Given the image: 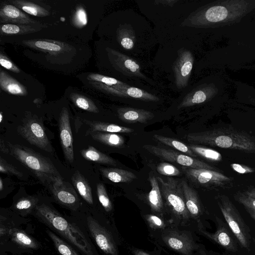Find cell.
Returning <instances> with one entry per match:
<instances>
[{"instance_id":"6da1fadb","label":"cell","mask_w":255,"mask_h":255,"mask_svg":"<svg viewBox=\"0 0 255 255\" xmlns=\"http://www.w3.org/2000/svg\"><path fill=\"white\" fill-rule=\"evenodd\" d=\"M31 214L82 255H99L89 234L75 219H67L46 203L38 204Z\"/></svg>"},{"instance_id":"7a4b0ae2","label":"cell","mask_w":255,"mask_h":255,"mask_svg":"<svg viewBox=\"0 0 255 255\" xmlns=\"http://www.w3.org/2000/svg\"><path fill=\"white\" fill-rule=\"evenodd\" d=\"M255 8V0L217 1L199 7L181 23L182 26L206 28L239 20Z\"/></svg>"},{"instance_id":"3957f363","label":"cell","mask_w":255,"mask_h":255,"mask_svg":"<svg viewBox=\"0 0 255 255\" xmlns=\"http://www.w3.org/2000/svg\"><path fill=\"white\" fill-rule=\"evenodd\" d=\"M186 138L190 143L255 153V137L232 128L189 133Z\"/></svg>"},{"instance_id":"277c9868","label":"cell","mask_w":255,"mask_h":255,"mask_svg":"<svg viewBox=\"0 0 255 255\" xmlns=\"http://www.w3.org/2000/svg\"><path fill=\"white\" fill-rule=\"evenodd\" d=\"M10 154L20 162L29 168L44 184L50 186L63 181L52 162L30 148L18 144L10 145Z\"/></svg>"},{"instance_id":"5b68a950","label":"cell","mask_w":255,"mask_h":255,"mask_svg":"<svg viewBox=\"0 0 255 255\" xmlns=\"http://www.w3.org/2000/svg\"><path fill=\"white\" fill-rule=\"evenodd\" d=\"M75 220L83 227L93 242L108 255H118L115 240L110 231L93 215L89 214L76 217Z\"/></svg>"},{"instance_id":"8992f818","label":"cell","mask_w":255,"mask_h":255,"mask_svg":"<svg viewBox=\"0 0 255 255\" xmlns=\"http://www.w3.org/2000/svg\"><path fill=\"white\" fill-rule=\"evenodd\" d=\"M157 179L166 204L172 214L180 221L187 220L190 215L186 206L181 182L171 177L164 180L157 177Z\"/></svg>"},{"instance_id":"52a82bcc","label":"cell","mask_w":255,"mask_h":255,"mask_svg":"<svg viewBox=\"0 0 255 255\" xmlns=\"http://www.w3.org/2000/svg\"><path fill=\"white\" fill-rule=\"evenodd\" d=\"M217 204L232 232L241 245L247 249L250 246L249 233L240 213L228 197L218 195Z\"/></svg>"},{"instance_id":"ba28073f","label":"cell","mask_w":255,"mask_h":255,"mask_svg":"<svg viewBox=\"0 0 255 255\" xmlns=\"http://www.w3.org/2000/svg\"><path fill=\"white\" fill-rule=\"evenodd\" d=\"M182 169L192 182L212 189L230 188L233 186V178L218 171L206 169H193L185 166Z\"/></svg>"},{"instance_id":"9c48e42d","label":"cell","mask_w":255,"mask_h":255,"mask_svg":"<svg viewBox=\"0 0 255 255\" xmlns=\"http://www.w3.org/2000/svg\"><path fill=\"white\" fill-rule=\"evenodd\" d=\"M143 147L152 154L160 158L178 163L182 166L193 169H206L218 171L216 167L202 161L173 150L151 144H145Z\"/></svg>"},{"instance_id":"30bf717a","label":"cell","mask_w":255,"mask_h":255,"mask_svg":"<svg viewBox=\"0 0 255 255\" xmlns=\"http://www.w3.org/2000/svg\"><path fill=\"white\" fill-rule=\"evenodd\" d=\"M18 131L31 144L47 152L53 151L43 126L36 120H29L18 128Z\"/></svg>"},{"instance_id":"8fae6325","label":"cell","mask_w":255,"mask_h":255,"mask_svg":"<svg viewBox=\"0 0 255 255\" xmlns=\"http://www.w3.org/2000/svg\"><path fill=\"white\" fill-rule=\"evenodd\" d=\"M194 63L192 52L184 48L177 51V57L172 64L175 82L178 89L185 88L189 82Z\"/></svg>"},{"instance_id":"7c38bea8","label":"cell","mask_w":255,"mask_h":255,"mask_svg":"<svg viewBox=\"0 0 255 255\" xmlns=\"http://www.w3.org/2000/svg\"><path fill=\"white\" fill-rule=\"evenodd\" d=\"M108 57L112 66L125 76L146 79L138 63L134 59L118 51L107 47Z\"/></svg>"},{"instance_id":"4fadbf2b","label":"cell","mask_w":255,"mask_h":255,"mask_svg":"<svg viewBox=\"0 0 255 255\" xmlns=\"http://www.w3.org/2000/svg\"><path fill=\"white\" fill-rule=\"evenodd\" d=\"M59 129L60 143L66 161L70 163L74 161L73 136L67 109L63 108L59 118Z\"/></svg>"},{"instance_id":"5bb4252c","label":"cell","mask_w":255,"mask_h":255,"mask_svg":"<svg viewBox=\"0 0 255 255\" xmlns=\"http://www.w3.org/2000/svg\"><path fill=\"white\" fill-rule=\"evenodd\" d=\"M50 188L54 199L60 204L73 211H76L80 207L78 197L69 184L63 181L52 184Z\"/></svg>"},{"instance_id":"9a60e30c","label":"cell","mask_w":255,"mask_h":255,"mask_svg":"<svg viewBox=\"0 0 255 255\" xmlns=\"http://www.w3.org/2000/svg\"><path fill=\"white\" fill-rule=\"evenodd\" d=\"M166 244L172 250L184 255H190L195 245L192 239L183 232L169 231L163 237Z\"/></svg>"},{"instance_id":"2e32d148","label":"cell","mask_w":255,"mask_h":255,"mask_svg":"<svg viewBox=\"0 0 255 255\" xmlns=\"http://www.w3.org/2000/svg\"><path fill=\"white\" fill-rule=\"evenodd\" d=\"M0 240L1 242L9 241L23 251H36L41 248L40 243L35 238L16 227L9 229L6 236Z\"/></svg>"},{"instance_id":"e0dca14e","label":"cell","mask_w":255,"mask_h":255,"mask_svg":"<svg viewBox=\"0 0 255 255\" xmlns=\"http://www.w3.org/2000/svg\"><path fill=\"white\" fill-rule=\"evenodd\" d=\"M1 24L12 23L18 24L36 25L37 21L31 19L15 5L3 4L0 9Z\"/></svg>"},{"instance_id":"ac0fdd59","label":"cell","mask_w":255,"mask_h":255,"mask_svg":"<svg viewBox=\"0 0 255 255\" xmlns=\"http://www.w3.org/2000/svg\"><path fill=\"white\" fill-rule=\"evenodd\" d=\"M215 93V88L212 85H200L185 95L177 109L187 108L204 103L210 100Z\"/></svg>"},{"instance_id":"d6986e66","label":"cell","mask_w":255,"mask_h":255,"mask_svg":"<svg viewBox=\"0 0 255 255\" xmlns=\"http://www.w3.org/2000/svg\"><path fill=\"white\" fill-rule=\"evenodd\" d=\"M105 93L114 96L132 98L144 101H159L158 97L142 89L130 86L117 88L112 87H108L105 89Z\"/></svg>"},{"instance_id":"ffe728a7","label":"cell","mask_w":255,"mask_h":255,"mask_svg":"<svg viewBox=\"0 0 255 255\" xmlns=\"http://www.w3.org/2000/svg\"><path fill=\"white\" fill-rule=\"evenodd\" d=\"M117 113L119 118L126 123L146 124L154 117L150 111L130 107L120 108L117 110Z\"/></svg>"},{"instance_id":"44dd1931","label":"cell","mask_w":255,"mask_h":255,"mask_svg":"<svg viewBox=\"0 0 255 255\" xmlns=\"http://www.w3.org/2000/svg\"><path fill=\"white\" fill-rule=\"evenodd\" d=\"M186 208L191 216L199 217L202 213V208L197 192L185 180L181 181Z\"/></svg>"},{"instance_id":"7402d4cb","label":"cell","mask_w":255,"mask_h":255,"mask_svg":"<svg viewBox=\"0 0 255 255\" xmlns=\"http://www.w3.org/2000/svg\"><path fill=\"white\" fill-rule=\"evenodd\" d=\"M0 87L3 91L11 95L23 96L27 94L23 86L2 70L0 72Z\"/></svg>"},{"instance_id":"603a6c76","label":"cell","mask_w":255,"mask_h":255,"mask_svg":"<svg viewBox=\"0 0 255 255\" xmlns=\"http://www.w3.org/2000/svg\"><path fill=\"white\" fill-rule=\"evenodd\" d=\"M116 33L117 41L124 49L129 50L133 48L136 37L131 25L128 23L120 25Z\"/></svg>"},{"instance_id":"cb8c5ba5","label":"cell","mask_w":255,"mask_h":255,"mask_svg":"<svg viewBox=\"0 0 255 255\" xmlns=\"http://www.w3.org/2000/svg\"><path fill=\"white\" fill-rule=\"evenodd\" d=\"M103 175L115 183H129L137 178L132 172L117 168H101Z\"/></svg>"},{"instance_id":"d4e9b609","label":"cell","mask_w":255,"mask_h":255,"mask_svg":"<svg viewBox=\"0 0 255 255\" xmlns=\"http://www.w3.org/2000/svg\"><path fill=\"white\" fill-rule=\"evenodd\" d=\"M73 184L82 198L89 205L94 203L92 189L84 176L76 171L72 176Z\"/></svg>"},{"instance_id":"484cf974","label":"cell","mask_w":255,"mask_h":255,"mask_svg":"<svg viewBox=\"0 0 255 255\" xmlns=\"http://www.w3.org/2000/svg\"><path fill=\"white\" fill-rule=\"evenodd\" d=\"M149 181L151 188L148 195L149 205L153 211L161 212L163 201L158 180L155 176L152 175L149 177Z\"/></svg>"},{"instance_id":"4316f807","label":"cell","mask_w":255,"mask_h":255,"mask_svg":"<svg viewBox=\"0 0 255 255\" xmlns=\"http://www.w3.org/2000/svg\"><path fill=\"white\" fill-rule=\"evenodd\" d=\"M90 135L94 140L110 146L122 148L124 146V137L115 133L91 131Z\"/></svg>"},{"instance_id":"83f0119b","label":"cell","mask_w":255,"mask_h":255,"mask_svg":"<svg viewBox=\"0 0 255 255\" xmlns=\"http://www.w3.org/2000/svg\"><path fill=\"white\" fill-rule=\"evenodd\" d=\"M204 234L214 242L226 250L235 252L236 247L229 232L224 227H220L214 234L204 232Z\"/></svg>"},{"instance_id":"f1b7e54d","label":"cell","mask_w":255,"mask_h":255,"mask_svg":"<svg viewBox=\"0 0 255 255\" xmlns=\"http://www.w3.org/2000/svg\"><path fill=\"white\" fill-rule=\"evenodd\" d=\"M90 127L91 131H102L110 133H131L134 129L118 125L100 121H86Z\"/></svg>"},{"instance_id":"f546056e","label":"cell","mask_w":255,"mask_h":255,"mask_svg":"<svg viewBox=\"0 0 255 255\" xmlns=\"http://www.w3.org/2000/svg\"><path fill=\"white\" fill-rule=\"evenodd\" d=\"M60 255H82L74 248L49 229L45 231Z\"/></svg>"},{"instance_id":"4dcf8cb0","label":"cell","mask_w":255,"mask_h":255,"mask_svg":"<svg viewBox=\"0 0 255 255\" xmlns=\"http://www.w3.org/2000/svg\"><path fill=\"white\" fill-rule=\"evenodd\" d=\"M81 154L84 158L98 163L115 165L117 161L112 157L100 152L93 146H90L88 148L83 149Z\"/></svg>"},{"instance_id":"1f68e13d","label":"cell","mask_w":255,"mask_h":255,"mask_svg":"<svg viewBox=\"0 0 255 255\" xmlns=\"http://www.w3.org/2000/svg\"><path fill=\"white\" fill-rule=\"evenodd\" d=\"M10 1L19 9L33 16L44 17L49 14V11L44 7L31 1L24 0H14Z\"/></svg>"},{"instance_id":"d6a6232c","label":"cell","mask_w":255,"mask_h":255,"mask_svg":"<svg viewBox=\"0 0 255 255\" xmlns=\"http://www.w3.org/2000/svg\"><path fill=\"white\" fill-rule=\"evenodd\" d=\"M35 28L32 25L4 23L0 25V33L1 35L14 36L34 32Z\"/></svg>"},{"instance_id":"836d02e7","label":"cell","mask_w":255,"mask_h":255,"mask_svg":"<svg viewBox=\"0 0 255 255\" xmlns=\"http://www.w3.org/2000/svg\"><path fill=\"white\" fill-rule=\"evenodd\" d=\"M38 205V200L32 197H22L17 200L13 205V210L19 215L25 217L31 214Z\"/></svg>"},{"instance_id":"e575fe53","label":"cell","mask_w":255,"mask_h":255,"mask_svg":"<svg viewBox=\"0 0 255 255\" xmlns=\"http://www.w3.org/2000/svg\"><path fill=\"white\" fill-rule=\"evenodd\" d=\"M23 43L29 47L44 52L56 53L64 49L62 45L60 44L48 40H25Z\"/></svg>"},{"instance_id":"d590c367","label":"cell","mask_w":255,"mask_h":255,"mask_svg":"<svg viewBox=\"0 0 255 255\" xmlns=\"http://www.w3.org/2000/svg\"><path fill=\"white\" fill-rule=\"evenodd\" d=\"M153 137L157 141L170 146L180 152L196 158L197 156L191 150L189 146H187L182 142L169 137L164 136L158 134H154Z\"/></svg>"},{"instance_id":"8d00e7d4","label":"cell","mask_w":255,"mask_h":255,"mask_svg":"<svg viewBox=\"0 0 255 255\" xmlns=\"http://www.w3.org/2000/svg\"><path fill=\"white\" fill-rule=\"evenodd\" d=\"M191 150L197 156L202 157L212 162H219L222 160V156L218 151L198 144L189 145Z\"/></svg>"},{"instance_id":"74e56055","label":"cell","mask_w":255,"mask_h":255,"mask_svg":"<svg viewBox=\"0 0 255 255\" xmlns=\"http://www.w3.org/2000/svg\"><path fill=\"white\" fill-rule=\"evenodd\" d=\"M70 98L75 106L81 109L94 113L99 112L98 107L93 101L84 95L73 93L70 95Z\"/></svg>"},{"instance_id":"f35d334b","label":"cell","mask_w":255,"mask_h":255,"mask_svg":"<svg viewBox=\"0 0 255 255\" xmlns=\"http://www.w3.org/2000/svg\"><path fill=\"white\" fill-rule=\"evenodd\" d=\"M87 80L100 83L113 87H127L129 85L115 78L102 74L90 73L87 75Z\"/></svg>"},{"instance_id":"ab89813d","label":"cell","mask_w":255,"mask_h":255,"mask_svg":"<svg viewBox=\"0 0 255 255\" xmlns=\"http://www.w3.org/2000/svg\"><path fill=\"white\" fill-rule=\"evenodd\" d=\"M88 14L82 5H78L72 16V23L77 28H83L88 24Z\"/></svg>"},{"instance_id":"60d3db41","label":"cell","mask_w":255,"mask_h":255,"mask_svg":"<svg viewBox=\"0 0 255 255\" xmlns=\"http://www.w3.org/2000/svg\"><path fill=\"white\" fill-rule=\"evenodd\" d=\"M97 191L99 200L105 210L107 212L111 211L113 205L104 185L102 183H98L97 185Z\"/></svg>"},{"instance_id":"b9f144b4","label":"cell","mask_w":255,"mask_h":255,"mask_svg":"<svg viewBox=\"0 0 255 255\" xmlns=\"http://www.w3.org/2000/svg\"><path fill=\"white\" fill-rule=\"evenodd\" d=\"M157 171L160 174L167 176H175L180 174V171L175 166L166 162H161L156 167Z\"/></svg>"},{"instance_id":"7bdbcfd3","label":"cell","mask_w":255,"mask_h":255,"mask_svg":"<svg viewBox=\"0 0 255 255\" xmlns=\"http://www.w3.org/2000/svg\"><path fill=\"white\" fill-rule=\"evenodd\" d=\"M235 199L242 204L245 208L255 209V199L244 192H238L234 195Z\"/></svg>"},{"instance_id":"ee69618b","label":"cell","mask_w":255,"mask_h":255,"mask_svg":"<svg viewBox=\"0 0 255 255\" xmlns=\"http://www.w3.org/2000/svg\"><path fill=\"white\" fill-rule=\"evenodd\" d=\"M0 171L2 173L14 175L19 177L22 176L21 172L12 165L7 162L2 157H0Z\"/></svg>"},{"instance_id":"f6af8a7d","label":"cell","mask_w":255,"mask_h":255,"mask_svg":"<svg viewBox=\"0 0 255 255\" xmlns=\"http://www.w3.org/2000/svg\"><path fill=\"white\" fill-rule=\"evenodd\" d=\"M0 64L8 70L16 73H20V69L2 52L0 53Z\"/></svg>"},{"instance_id":"bcb514c9","label":"cell","mask_w":255,"mask_h":255,"mask_svg":"<svg viewBox=\"0 0 255 255\" xmlns=\"http://www.w3.org/2000/svg\"><path fill=\"white\" fill-rule=\"evenodd\" d=\"M230 165L234 171L240 174L250 173L255 171V169L241 164L232 163Z\"/></svg>"},{"instance_id":"7dc6e473","label":"cell","mask_w":255,"mask_h":255,"mask_svg":"<svg viewBox=\"0 0 255 255\" xmlns=\"http://www.w3.org/2000/svg\"><path fill=\"white\" fill-rule=\"evenodd\" d=\"M147 220L154 227L161 228L164 225L162 221L159 217L154 215H148Z\"/></svg>"},{"instance_id":"c3c4849f","label":"cell","mask_w":255,"mask_h":255,"mask_svg":"<svg viewBox=\"0 0 255 255\" xmlns=\"http://www.w3.org/2000/svg\"><path fill=\"white\" fill-rule=\"evenodd\" d=\"M178 2L176 0H156L153 3L154 4L162 5L164 6H173V5Z\"/></svg>"},{"instance_id":"681fc988","label":"cell","mask_w":255,"mask_h":255,"mask_svg":"<svg viewBox=\"0 0 255 255\" xmlns=\"http://www.w3.org/2000/svg\"><path fill=\"white\" fill-rule=\"evenodd\" d=\"M247 195L255 199V187L250 188L244 192Z\"/></svg>"},{"instance_id":"f907efd6","label":"cell","mask_w":255,"mask_h":255,"mask_svg":"<svg viewBox=\"0 0 255 255\" xmlns=\"http://www.w3.org/2000/svg\"><path fill=\"white\" fill-rule=\"evenodd\" d=\"M0 147L1 151L4 153H7L8 152V150L6 147L5 144H4L3 141L1 138L0 139Z\"/></svg>"},{"instance_id":"816d5d0a","label":"cell","mask_w":255,"mask_h":255,"mask_svg":"<svg viewBox=\"0 0 255 255\" xmlns=\"http://www.w3.org/2000/svg\"><path fill=\"white\" fill-rule=\"evenodd\" d=\"M247 211L250 215L251 217L255 220V209L245 208Z\"/></svg>"},{"instance_id":"f5cc1de1","label":"cell","mask_w":255,"mask_h":255,"mask_svg":"<svg viewBox=\"0 0 255 255\" xmlns=\"http://www.w3.org/2000/svg\"><path fill=\"white\" fill-rule=\"evenodd\" d=\"M135 255H148L146 254L145 253L138 251V252H136Z\"/></svg>"},{"instance_id":"db71d44e","label":"cell","mask_w":255,"mask_h":255,"mask_svg":"<svg viewBox=\"0 0 255 255\" xmlns=\"http://www.w3.org/2000/svg\"><path fill=\"white\" fill-rule=\"evenodd\" d=\"M3 190V182L2 179H0V191H1Z\"/></svg>"},{"instance_id":"11a10c76","label":"cell","mask_w":255,"mask_h":255,"mask_svg":"<svg viewBox=\"0 0 255 255\" xmlns=\"http://www.w3.org/2000/svg\"><path fill=\"white\" fill-rule=\"evenodd\" d=\"M2 120H3V115H2V112H1L0 113V123H1L2 122Z\"/></svg>"}]
</instances>
